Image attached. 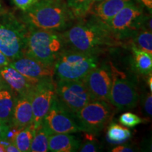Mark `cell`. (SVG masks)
I'll return each mask as SVG.
<instances>
[{"mask_svg":"<svg viewBox=\"0 0 152 152\" xmlns=\"http://www.w3.org/2000/svg\"><path fill=\"white\" fill-rule=\"evenodd\" d=\"M28 94L33 113V126L37 129L42 125L44 118L56 97V84L54 80L45 79L38 82Z\"/></svg>","mask_w":152,"mask_h":152,"instance_id":"30bf717a","label":"cell"},{"mask_svg":"<svg viewBox=\"0 0 152 152\" xmlns=\"http://www.w3.org/2000/svg\"><path fill=\"white\" fill-rule=\"evenodd\" d=\"M107 137L111 142L120 144L130 139L131 132L128 128H124L122 125L115 123H111L108 128Z\"/></svg>","mask_w":152,"mask_h":152,"instance_id":"603a6c76","label":"cell"},{"mask_svg":"<svg viewBox=\"0 0 152 152\" xmlns=\"http://www.w3.org/2000/svg\"><path fill=\"white\" fill-rule=\"evenodd\" d=\"M104 1V0H92L93 4L96 3V2H99V1Z\"/></svg>","mask_w":152,"mask_h":152,"instance_id":"8d00e7d4","label":"cell"},{"mask_svg":"<svg viewBox=\"0 0 152 152\" xmlns=\"http://www.w3.org/2000/svg\"><path fill=\"white\" fill-rule=\"evenodd\" d=\"M134 151L132 149V148H131L128 146H125V145H121L118 147L113 148L111 150L112 152H132Z\"/></svg>","mask_w":152,"mask_h":152,"instance_id":"1f68e13d","label":"cell"},{"mask_svg":"<svg viewBox=\"0 0 152 152\" xmlns=\"http://www.w3.org/2000/svg\"><path fill=\"white\" fill-rule=\"evenodd\" d=\"M23 12L28 26L56 32L66 29L75 19L64 0H37Z\"/></svg>","mask_w":152,"mask_h":152,"instance_id":"7a4b0ae2","label":"cell"},{"mask_svg":"<svg viewBox=\"0 0 152 152\" xmlns=\"http://www.w3.org/2000/svg\"><path fill=\"white\" fill-rule=\"evenodd\" d=\"M97 65L96 55L65 49L55 62L54 75L62 80H80Z\"/></svg>","mask_w":152,"mask_h":152,"instance_id":"277c9868","label":"cell"},{"mask_svg":"<svg viewBox=\"0 0 152 152\" xmlns=\"http://www.w3.org/2000/svg\"><path fill=\"white\" fill-rule=\"evenodd\" d=\"M35 1H37V0H35Z\"/></svg>","mask_w":152,"mask_h":152,"instance_id":"74e56055","label":"cell"},{"mask_svg":"<svg viewBox=\"0 0 152 152\" xmlns=\"http://www.w3.org/2000/svg\"><path fill=\"white\" fill-rule=\"evenodd\" d=\"M10 126L0 121V142L7 141Z\"/></svg>","mask_w":152,"mask_h":152,"instance_id":"f1b7e54d","label":"cell"},{"mask_svg":"<svg viewBox=\"0 0 152 152\" xmlns=\"http://www.w3.org/2000/svg\"><path fill=\"white\" fill-rule=\"evenodd\" d=\"M141 104L146 116L151 117L152 115V96L151 92L142 93L141 96Z\"/></svg>","mask_w":152,"mask_h":152,"instance_id":"4316f807","label":"cell"},{"mask_svg":"<svg viewBox=\"0 0 152 152\" xmlns=\"http://www.w3.org/2000/svg\"><path fill=\"white\" fill-rule=\"evenodd\" d=\"M5 151H6L5 145L0 142V152H5Z\"/></svg>","mask_w":152,"mask_h":152,"instance_id":"d590c367","label":"cell"},{"mask_svg":"<svg viewBox=\"0 0 152 152\" xmlns=\"http://www.w3.org/2000/svg\"><path fill=\"white\" fill-rule=\"evenodd\" d=\"M4 89H10V88L8 87V85L6 84L4 80L2 77H1V75H0V90H4Z\"/></svg>","mask_w":152,"mask_h":152,"instance_id":"836d02e7","label":"cell"},{"mask_svg":"<svg viewBox=\"0 0 152 152\" xmlns=\"http://www.w3.org/2000/svg\"><path fill=\"white\" fill-rule=\"evenodd\" d=\"M92 101H105L109 103L112 85L111 65L104 64L96 66L83 79Z\"/></svg>","mask_w":152,"mask_h":152,"instance_id":"7c38bea8","label":"cell"},{"mask_svg":"<svg viewBox=\"0 0 152 152\" xmlns=\"http://www.w3.org/2000/svg\"><path fill=\"white\" fill-rule=\"evenodd\" d=\"M14 4L23 11L28 10V9L35 2V0H13Z\"/></svg>","mask_w":152,"mask_h":152,"instance_id":"83f0119b","label":"cell"},{"mask_svg":"<svg viewBox=\"0 0 152 152\" xmlns=\"http://www.w3.org/2000/svg\"><path fill=\"white\" fill-rule=\"evenodd\" d=\"M5 149L7 152H19V150L16 147V146L11 142H10L8 145L6 146Z\"/></svg>","mask_w":152,"mask_h":152,"instance_id":"d6a6232c","label":"cell"},{"mask_svg":"<svg viewBox=\"0 0 152 152\" xmlns=\"http://www.w3.org/2000/svg\"><path fill=\"white\" fill-rule=\"evenodd\" d=\"M11 61L9 58L0 51V68L9 66Z\"/></svg>","mask_w":152,"mask_h":152,"instance_id":"4dcf8cb0","label":"cell"},{"mask_svg":"<svg viewBox=\"0 0 152 152\" xmlns=\"http://www.w3.org/2000/svg\"><path fill=\"white\" fill-rule=\"evenodd\" d=\"M80 142L74 136L67 134H52L49 137V151L72 152L77 151Z\"/></svg>","mask_w":152,"mask_h":152,"instance_id":"e0dca14e","label":"cell"},{"mask_svg":"<svg viewBox=\"0 0 152 152\" xmlns=\"http://www.w3.org/2000/svg\"><path fill=\"white\" fill-rule=\"evenodd\" d=\"M49 133L45 127L42 124L35 129L33 140L30 145V151L47 152L49 151Z\"/></svg>","mask_w":152,"mask_h":152,"instance_id":"44dd1931","label":"cell"},{"mask_svg":"<svg viewBox=\"0 0 152 152\" xmlns=\"http://www.w3.org/2000/svg\"><path fill=\"white\" fill-rule=\"evenodd\" d=\"M16 97L10 89L0 90V121L10 126Z\"/></svg>","mask_w":152,"mask_h":152,"instance_id":"ac0fdd59","label":"cell"},{"mask_svg":"<svg viewBox=\"0 0 152 152\" xmlns=\"http://www.w3.org/2000/svg\"><path fill=\"white\" fill-rule=\"evenodd\" d=\"M33 113L29 94L16 97L10 127L20 130L33 125Z\"/></svg>","mask_w":152,"mask_h":152,"instance_id":"9a60e30c","label":"cell"},{"mask_svg":"<svg viewBox=\"0 0 152 152\" xmlns=\"http://www.w3.org/2000/svg\"><path fill=\"white\" fill-rule=\"evenodd\" d=\"M67 4L75 18H84L93 4L92 0H67Z\"/></svg>","mask_w":152,"mask_h":152,"instance_id":"cb8c5ba5","label":"cell"},{"mask_svg":"<svg viewBox=\"0 0 152 152\" xmlns=\"http://www.w3.org/2000/svg\"><path fill=\"white\" fill-rule=\"evenodd\" d=\"M55 84L57 100L65 109L74 115L92 101L83 80H58Z\"/></svg>","mask_w":152,"mask_h":152,"instance_id":"ba28073f","label":"cell"},{"mask_svg":"<svg viewBox=\"0 0 152 152\" xmlns=\"http://www.w3.org/2000/svg\"><path fill=\"white\" fill-rule=\"evenodd\" d=\"M148 18L144 14L141 6H138L132 1L104 25L115 37L122 41L123 39L131 37L132 34L139 29L147 28L145 22Z\"/></svg>","mask_w":152,"mask_h":152,"instance_id":"5b68a950","label":"cell"},{"mask_svg":"<svg viewBox=\"0 0 152 152\" xmlns=\"http://www.w3.org/2000/svg\"><path fill=\"white\" fill-rule=\"evenodd\" d=\"M134 64L137 71L142 75H149L152 72V55L137 48L132 44Z\"/></svg>","mask_w":152,"mask_h":152,"instance_id":"ffe728a7","label":"cell"},{"mask_svg":"<svg viewBox=\"0 0 152 152\" xmlns=\"http://www.w3.org/2000/svg\"><path fill=\"white\" fill-rule=\"evenodd\" d=\"M35 129L33 125L26 128L16 130L11 139V143L16 146L20 152L30 151Z\"/></svg>","mask_w":152,"mask_h":152,"instance_id":"d6986e66","label":"cell"},{"mask_svg":"<svg viewBox=\"0 0 152 152\" xmlns=\"http://www.w3.org/2000/svg\"><path fill=\"white\" fill-rule=\"evenodd\" d=\"M149 78H148L147 83H148V85H149L150 92H152V77H151V75H149Z\"/></svg>","mask_w":152,"mask_h":152,"instance_id":"e575fe53","label":"cell"},{"mask_svg":"<svg viewBox=\"0 0 152 152\" xmlns=\"http://www.w3.org/2000/svg\"><path fill=\"white\" fill-rule=\"evenodd\" d=\"M114 113L115 108L109 102L91 101L75 114V118L83 132L94 134L109 124Z\"/></svg>","mask_w":152,"mask_h":152,"instance_id":"8992f818","label":"cell"},{"mask_svg":"<svg viewBox=\"0 0 152 152\" xmlns=\"http://www.w3.org/2000/svg\"><path fill=\"white\" fill-rule=\"evenodd\" d=\"M142 122L143 121L141 118L131 112H126V113H123L119 118V123L123 126L128 127V128H134Z\"/></svg>","mask_w":152,"mask_h":152,"instance_id":"484cf974","label":"cell"},{"mask_svg":"<svg viewBox=\"0 0 152 152\" xmlns=\"http://www.w3.org/2000/svg\"><path fill=\"white\" fill-rule=\"evenodd\" d=\"M85 132V140L80 144L79 150L81 152H96L99 151L98 141L94 138V134L90 132Z\"/></svg>","mask_w":152,"mask_h":152,"instance_id":"d4e9b609","label":"cell"},{"mask_svg":"<svg viewBox=\"0 0 152 152\" xmlns=\"http://www.w3.org/2000/svg\"><path fill=\"white\" fill-rule=\"evenodd\" d=\"M0 75L11 90L18 96L28 94L37 83L26 77L10 66L0 68Z\"/></svg>","mask_w":152,"mask_h":152,"instance_id":"5bb4252c","label":"cell"},{"mask_svg":"<svg viewBox=\"0 0 152 152\" xmlns=\"http://www.w3.org/2000/svg\"><path fill=\"white\" fill-rule=\"evenodd\" d=\"M42 124L45 127L49 134L83 132L77 123L75 115L65 109L56 97L53 101Z\"/></svg>","mask_w":152,"mask_h":152,"instance_id":"8fae6325","label":"cell"},{"mask_svg":"<svg viewBox=\"0 0 152 152\" xmlns=\"http://www.w3.org/2000/svg\"><path fill=\"white\" fill-rule=\"evenodd\" d=\"M61 35L70 49L96 56L123 45L103 23L93 16L89 20L81 18Z\"/></svg>","mask_w":152,"mask_h":152,"instance_id":"6da1fadb","label":"cell"},{"mask_svg":"<svg viewBox=\"0 0 152 152\" xmlns=\"http://www.w3.org/2000/svg\"><path fill=\"white\" fill-rule=\"evenodd\" d=\"M27 31L16 20L0 24V51L10 61L24 56Z\"/></svg>","mask_w":152,"mask_h":152,"instance_id":"9c48e42d","label":"cell"},{"mask_svg":"<svg viewBox=\"0 0 152 152\" xmlns=\"http://www.w3.org/2000/svg\"><path fill=\"white\" fill-rule=\"evenodd\" d=\"M131 37L134 46L152 55L151 30L147 28H141L134 32Z\"/></svg>","mask_w":152,"mask_h":152,"instance_id":"7402d4cb","label":"cell"},{"mask_svg":"<svg viewBox=\"0 0 152 152\" xmlns=\"http://www.w3.org/2000/svg\"><path fill=\"white\" fill-rule=\"evenodd\" d=\"M142 8H145L149 11L150 15L152 12V0H137Z\"/></svg>","mask_w":152,"mask_h":152,"instance_id":"f546056e","label":"cell"},{"mask_svg":"<svg viewBox=\"0 0 152 152\" xmlns=\"http://www.w3.org/2000/svg\"><path fill=\"white\" fill-rule=\"evenodd\" d=\"M9 66L15 68L26 77L35 83L42 80L53 78L54 75V66L46 65L26 56L11 61Z\"/></svg>","mask_w":152,"mask_h":152,"instance_id":"4fadbf2b","label":"cell"},{"mask_svg":"<svg viewBox=\"0 0 152 152\" xmlns=\"http://www.w3.org/2000/svg\"><path fill=\"white\" fill-rule=\"evenodd\" d=\"M65 46L61 34L28 26L24 56L54 66Z\"/></svg>","mask_w":152,"mask_h":152,"instance_id":"3957f363","label":"cell"},{"mask_svg":"<svg viewBox=\"0 0 152 152\" xmlns=\"http://www.w3.org/2000/svg\"><path fill=\"white\" fill-rule=\"evenodd\" d=\"M112 85L109 103L118 109L128 110L134 108L140 99L135 84L128 76L111 65Z\"/></svg>","mask_w":152,"mask_h":152,"instance_id":"52a82bcc","label":"cell"},{"mask_svg":"<svg viewBox=\"0 0 152 152\" xmlns=\"http://www.w3.org/2000/svg\"><path fill=\"white\" fill-rule=\"evenodd\" d=\"M131 1L132 0H104L93 4L89 14L104 24H106Z\"/></svg>","mask_w":152,"mask_h":152,"instance_id":"2e32d148","label":"cell"}]
</instances>
